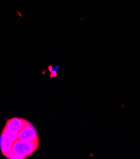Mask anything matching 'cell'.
Segmentation results:
<instances>
[{"label": "cell", "instance_id": "4", "mask_svg": "<svg viewBox=\"0 0 140 159\" xmlns=\"http://www.w3.org/2000/svg\"><path fill=\"white\" fill-rule=\"evenodd\" d=\"M13 142L3 133L0 136V148L3 155L6 156L12 151Z\"/></svg>", "mask_w": 140, "mask_h": 159}, {"label": "cell", "instance_id": "3", "mask_svg": "<svg viewBox=\"0 0 140 159\" xmlns=\"http://www.w3.org/2000/svg\"><path fill=\"white\" fill-rule=\"evenodd\" d=\"M28 121L19 117H13L7 120L6 126L13 132L19 133Z\"/></svg>", "mask_w": 140, "mask_h": 159}, {"label": "cell", "instance_id": "1", "mask_svg": "<svg viewBox=\"0 0 140 159\" xmlns=\"http://www.w3.org/2000/svg\"><path fill=\"white\" fill-rule=\"evenodd\" d=\"M40 140L28 142L19 139L13 143L12 150L14 153L25 158L30 157L37 149Z\"/></svg>", "mask_w": 140, "mask_h": 159}, {"label": "cell", "instance_id": "2", "mask_svg": "<svg viewBox=\"0 0 140 159\" xmlns=\"http://www.w3.org/2000/svg\"><path fill=\"white\" fill-rule=\"evenodd\" d=\"M19 139L24 141H34L40 140L37 133L34 127L29 122L23 127V129L18 133Z\"/></svg>", "mask_w": 140, "mask_h": 159}, {"label": "cell", "instance_id": "5", "mask_svg": "<svg viewBox=\"0 0 140 159\" xmlns=\"http://www.w3.org/2000/svg\"><path fill=\"white\" fill-rule=\"evenodd\" d=\"M2 133L5 134L9 139H10L13 143L15 141H16L19 140V136H18V133L12 131L10 129H8L7 127L5 125L4 127V128L3 129Z\"/></svg>", "mask_w": 140, "mask_h": 159}]
</instances>
